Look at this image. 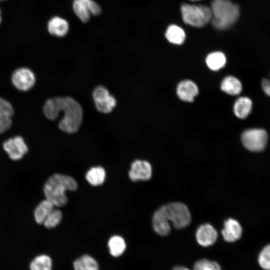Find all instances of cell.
<instances>
[{
  "mask_svg": "<svg viewBox=\"0 0 270 270\" xmlns=\"http://www.w3.org/2000/svg\"><path fill=\"white\" fill-rule=\"evenodd\" d=\"M63 112L58 123L60 129L68 134L78 131L83 120V110L80 104L70 96L54 97L48 100L44 106V113L49 120H54Z\"/></svg>",
  "mask_w": 270,
  "mask_h": 270,
  "instance_id": "cell-1",
  "label": "cell"
},
{
  "mask_svg": "<svg viewBox=\"0 0 270 270\" xmlns=\"http://www.w3.org/2000/svg\"><path fill=\"white\" fill-rule=\"evenodd\" d=\"M78 188L76 181L72 177L60 174L50 176L44 186L46 199L50 202L54 206L61 207L68 202L66 192L76 191Z\"/></svg>",
  "mask_w": 270,
  "mask_h": 270,
  "instance_id": "cell-2",
  "label": "cell"
},
{
  "mask_svg": "<svg viewBox=\"0 0 270 270\" xmlns=\"http://www.w3.org/2000/svg\"><path fill=\"white\" fill-rule=\"evenodd\" d=\"M211 22L219 30H225L232 26L240 15L238 6L230 0H213L211 3Z\"/></svg>",
  "mask_w": 270,
  "mask_h": 270,
  "instance_id": "cell-3",
  "label": "cell"
},
{
  "mask_svg": "<svg viewBox=\"0 0 270 270\" xmlns=\"http://www.w3.org/2000/svg\"><path fill=\"white\" fill-rule=\"evenodd\" d=\"M180 10L183 21L191 26L203 27L212 20L210 8L206 5L183 4Z\"/></svg>",
  "mask_w": 270,
  "mask_h": 270,
  "instance_id": "cell-4",
  "label": "cell"
},
{
  "mask_svg": "<svg viewBox=\"0 0 270 270\" xmlns=\"http://www.w3.org/2000/svg\"><path fill=\"white\" fill-rule=\"evenodd\" d=\"M168 222H171L174 228H182L190 222L191 216L187 206L180 202H172L161 206Z\"/></svg>",
  "mask_w": 270,
  "mask_h": 270,
  "instance_id": "cell-5",
  "label": "cell"
},
{
  "mask_svg": "<svg viewBox=\"0 0 270 270\" xmlns=\"http://www.w3.org/2000/svg\"><path fill=\"white\" fill-rule=\"evenodd\" d=\"M244 146L252 152L263 150L267 144L268 136L262 128H249L245 130L241 136Z\"/></svg>",
  "mask_w": 270,
  "mask_h": 270,
  "instance_id": "cell-6",
  "label": "cell"
},
{
  "mask_svg": "<svg viewBox=\"0 0 270 270\" xmlns=\"http://www.w3.org/2000/svg\"><path fill=\"white\" fill-rule=\"evenodd\" d=\"M92 98L96 110L103 114L112 112L116 107V100L115 98L110 94L105 87L99 86L93 90Z\"/></svg>",
  "mask_w": 270,
  "mask_h": 270,
  "instance_id": "cell-7",
  "label": "cell"
},
{
  "mask_svg": "<svg viewBox=\"0 0 270 270\" xmlns=\"http://www.w3.org/2000/svg\"><path fill=\"white\" fill-rule=\"evenodd\" d=\"M3 148L10 158L13 160H20L28 151L26 144L22 138L20 136H16L5 141Z\"/></svg>",
  "mask_w": 270,
  "mask_h": 270,
  "instance_id": "cell-8",
  "label": "cell"
},
{
  "mask_svg": "<svg viewBox=\"0 0 270 270\" xmlns=\"http://www.w3.org/2000/svg\"><path fill=\"white\" fill-rule=\"evenodd\" d=\"M12 80L16 88L26 91L31 88L35 83V76L33 72L26 68H20L12 74Z\"/></svg>",
  "mask_w": 270,
  "mask_h": 270,
  "instance_id": "cell-9",
  "label": "cell"
},
{
  "mask_svg": "<svg viewBox=\"0 0 270 270\" xmlns=\"http://www.w3.org/2000/svg\"><path fill=\"white\" fill-rule=\"evenodd\" d=\"M128 175L131 180L134 182L148 180L152 177V168L148 162L136 160L132 163Z\"/></svg>",
  "mask_w": 270,
  "mask_h": 270,
  "instance_id": "cell-10",
  "label": "cell"
},
{
  "mask_svg": "<svg viewBox=\"0 0 270 270\" xmlns=\"http://www.w3.org/2000/svg\"><path fill=\"white\" fill-rule=\"evenodd\" d=\"M196 236L198 244L207 247L215 243L218 238V232L212 225L206 224L198 228Z\"/></svg>",
  "mask_w": 270,
  "mask_h": 270,
  "instance_id": "cell-11",
  "label": "cell"
},
{
  "mask_svg": "<svg viewBox=\"0 0 270 270\" xmlns=\"http://www.w3.org/2000/svg\"><path fill=\"white\" fill-rule=\"evenodd\" d=\"M242 232V228L236 220L228 218L224 222L222 234L226 242H233L240 240Z\"/></svg>",
  "mask_w": 270,
  "mask_h": 270,
  "instance_id": "cell-12",
  "label": "cell"
},
{
  "mask_svg": "<svg viewBox=\"0 0 270 270\" xmlns=\"http://www.w3.org/2000/svg\"><path fill=\"white\" fill-rule=\"evenodd\" d=\"M176 93L178 98L182 100L192 102L198 93V90L196 84L190 80H184L178 85Z\"/></svg>",
  "mask_w": 270,
  "mask_h": 270,
  "instance_id": "cell-13",
  "label": "cell"
},
{
  "mask_svg": "<svg viewBox=\"0 0 270 270\" xmlns=\"http://www.w3.org/2000/svg\"><path fill=\"white\" fill-rule=\"evenodd\" d=\"M152 225L154 231L159 235L166 236L170 232V226L164 212L160 208L154 213L152 218Z\"/></svg>",
  "mask_w": 270,
  "mask_h": 270,
  "instance_id": "cell-14",
  "label": "cell"
},
{
  "mask_svg": "<svg viewBox=\"0 0 270 270\" xmlns=\"http://www.w3.org/2000/svg\"><path fill=\"white\" fill-rule=\"evenodd\" d=\"M48 32L52 35L56 36H64L68 30V24L64 18L54 16L52 18L48 24Z\"/></svg>",
  "mask_w": 270,
  "mask_h": 270,
  "instance_id": "cell-15",
  "label": "cell"
},
{
  "mask_svg": "<svg viewBox=\"0 0 270 270\" xmlns=\"http://www.w3.org/2000/svg\"><path fill=\"white\" fill-rule=\"evenodd\" d=\"M252 106V100L246 96L238 98L234 106V112L238 118L244 119L250 113Z\"/></svg>",
  "mask_w": 270,
  "mask_h": 270,
  "instance_id": "cell-16",
  "label": "cell"
},
{
  "mask_svg": "<svg viewBox=\"0 0 270 270\" xmlns=\"http://www.w3.org/2000/svg\"><path fill=\"white\" fill-rule=\"evenodd\" d=\"M220 88L226 94L236 96L241 92L242 84L237 78L233 76H228L222 80Z\"/></svg>",
  "mask_w": 270,
  "mask_h": 270,
  "instance_id": "cell-17",
  "label": "cell"
},
{
  "mask_svg": "<svg viewBox=\"0 0 270 270\" xmlns=\"http://www.w3.org/2000/svg\"><path fill=\"white\" fill-rule=\"evenodd\" d=\"M54 208V205L49 200L46 199L42 201L34 211L36 222L38 224H43L44 220Z\"/></svg>",
  "mask_w": 270,
  "mask_h": 270,
  "instance_id": "cell-18",
  "label": "cell"
},
{
  "mask_svg": "<svg viewBox=\"0 0 270 270\" xmlns=\"http://www.w3.org/2000/svg\"><path fill=\"white\" fill-rule=\"evenodd\" d=\"M165 36L168 41L175 44H182L186 38L183 29L175 24L170 25L168 28Z\"/></svg>",
  "mask_w": 270,
  "mask_h": 270,
  "instance_id": "cell-19",
  "label": "cell"
},
{
  "mask_svg": "<svg viewBox=\"0 0 270 270\" xmlns=\"http://www.w3.org/2000/svg\"><path fill=\"white\" fill-rule=\"evenodd\" d=\"M208 66L212 70H218L226 63V57L221 52H214L208 55L206 59Z\"/></svg>",
  "mask_w": 270,
  "mask_h": 270,
  "instance_id": "cell-20",
  "label": "cell"
},
{
  "mask_svg": "<svg viewBox=\"0 0 270 270\" xmlns=\"http://www.w3.org/2000/svg\"><path fill=\"white\" fill-rule=\"evenodd\" d=\"M105 178V170L101 166L92 168L86 175V178L88 182L94 186L102 184L104 181Z\"/></svg>",
  "mask_w": 270,
  "mask_h": 270,
  "instance_id": "cell-21",
  "label": "cell"
},
{
  "mask_svg": "<svg viewBox=\"0 0 270 270\" xmlns=\"http://www.w3.org/2000/svg\"><path fill=\"white\" fill-rule=\"evenodd\" d=\"M74 270H98L96 261L88 255H84L74 263Z\"/></svg>",
  "mask_w": 270,
  "mask_h": 270,
  "instance_id": "cell-22",
  "label": "cell"
},
{
  "mask_svg": "<svg viewBox=\"0 0 270 270\" xmlns=\"http://www.w3.org/2000/svg\"><path fill=\"white\" fill-rule=\"evenodd\" d=\"M108 246L110 254L114 257L121 256L126 248L124 240L118 236L111 237L108 240Z\"/></svg>",
  "mask_w": 270,
  "mask_h": 270,
  "instance_id": "cell-23",
  "label": "cell"
},
{
  "mask_svg": "<svg viewBox=\"0 0 270 270\" xmlns=\"http://www.w3.org/2000/svg\"><path fill=\"white\" fill-rule=\"evenodd\" d=\"M52 261L50 258L42 254L36 257L30 262V270H51Z\"/></svg>",
  "mask_w": 270,
  "mask_h": 270,
  "instance_id": "cell-24",
  "label": "cell"
},
{
  "mask_svg": "<svg viewBox=\"0 0 270 270\" xmlns=\"http://www.w3.org/2000/svg\"><path fill=\"white\" fill-rule=\"evenodd\" d=\"M258 264L263 270H270V244L266 245L259 252Z\"/></svg>",
  "mask_w": 270,
  "mask_h": 270,
  "instance_id": "cell-25",
  "label": "cell"
},
{
  "mask_svg": "<svg viewBox=\"0 0 270 270\" xmlns=\"http://www.w3.org/2000/svg\"><path fill=\"white\" fill-rule=\"evenodd\" d=\"M72 6L74 13L82 22H86L89 20L90 14L81 0H74Z\"/></svg>",
  "mask_w": 270,
  "mask_h": 270,
  "instance_id": "cell-26",
  "label": "cell"
},
{
  "mask_svg": "<svg viewBox=\"0 0 270 270\" xmlns=\"http://www.w3.org/2000/svg\"><path fill=\"white\" fill-rule=\"evenodd\" d=\"M62 216V212L54 208L48 216L43 224L46 228H54L60 224Z\"/></svg>",
  "mask_w": 270,
  "mask_h": 270,
  "instance_id": "cell-27",
  "label": "cell"
},
{
  "mask_svg": "<svg viewBox=\"0 0 270 270\" xmlns=\"http://www.w3.org/2000/svg\"><path fill=\"white\" fill-rule=\"evenodd\" d=\"M193 270H222V269L216 262L203 258L196 262Z\"/></svg>",
  "mask_w": 270,
  "mask_h": 270,
  "instance_id": "cell-28",
  "label": "cell"
},
{
  "mask_svg": "<svg viewBox=\"0 0 270 270\" xmlns=\"http://www.w3.org/2000/svg\"><path fill=\"white\" fill-rule=\"evenodd\" d=\"M0 114L11 118L14 114V110L11 104L0 97Z\"/></svg>",
  "mask_w": 270,
  "mask_h": 270,
  "instance_id": "cell-29",
  "label": "cell"
},
{
  "mask_svg": "<svg viewBox=\"0 0 270 270\" xmlns=\"http://www.w3.org/2000/svg\"><path fill=\"white\" fill-rule=\"evenodd\" d=\"M84 4L90 13L93 15H98L101 12V8L93 0H81Z\"/></svg>",
  "mask_w": 270,
  "mask_h": 270,
  "instance_id": "cell-30",
  "label": "cell"
},
{
  "mask_svg": "<svg viewBox=\"0 0 270 270\" xmlns=\"http://www.w3.org/2000/svg\"><path fill=\"white\" fill-rule=\"evenodd\" d=\"M12 124L11 118L0 114V134L7 130Z\"/></svg>",
  "mask_w": 270,
  "mask_h": 270,
  "instance_id": "cell-31",
  "label": "cell"
},
{
  "mask_svg": "<svg viewBox=\"0 0 270 270\" xmlns=\"http://www.w3.org/2000/svg\"><path fill=\"white\" fill-rule=\"evenodd\" d=\"M262 86L264 93L270 96V79L263 78L262 81Z\"/></svg>",
  "mask_w": 270,
  "mask_h": 270,
  "instance_id": "cell-32",
  "label": "cell"
},
{
  "mask_svg": "<svg viewBox=\"0 0 270 270\" xmlns=\"http://www.w3.org/2000/svg\"><path fill=\"white\" fill-rule=\"evenodd\" d=\"M172 270H190L188 268L182 266H176Z\"/></svg>",
  "mask_w": 270,
  "mask_h": 270,
  "instance_id": "cell-33",
  "label": "cell"
},
{
  "mask_svg": "<svg viewBox=\"0 0 270 270\" xmlns=\"http://www.w3.org/2000/svg\"><path fill=\"white\" fill-rule=\"evenodd\" d=\"M1 22V14H0V23Z\"/></svg>",
  "mask_w": 270,
  "mask_h": 270,
  "instance_id": "cell-34",
  "label": "cell"
},
{
  "mask_svg": "<svg viewBox=\"0 0 270 270\" xmlns=\"http://www.w3.org/2000/svg\"><path fill=\"white\" fill-rule=\"evenodd\" d=\"M192 0V1H198V0Z\"/></svg>",
  "mask_w": 270,
  "mask_h": 270,
  "instance_id": "cell-35",
  "label": "cell"
},
{
  "mask_svg": "<svg viewBox=\"0 0 270 270\" xmlns=\"http://www.w3.org/2000/svg\"></svg>",
  "mask_w": 270,
  "mask_h": 270,
  "instance_id": "cell-36",
  "label": "cell"
}]
</instances>
